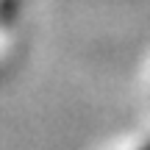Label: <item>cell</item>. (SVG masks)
<instances>
[{
    "label": "cell",
    "instance_id": "obj_1",
    "mask_svg": "<svg viewBox=\"0 0 150 150\" xmlns=\"http://www.w3.org/2000/svg\"><path fill=\"white\" fill-rule=\"evenodd\" d=\"M136 150H150V136H147V139H145V142H142V145H139V147H136Z\"/></svg>",
    "mask_w": 150,
    "mask_h": 150
}]
</instances>
